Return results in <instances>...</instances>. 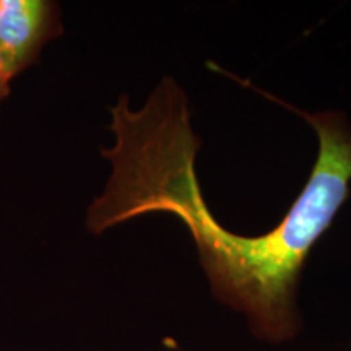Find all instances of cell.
Instances as JSON below:
<instances>
[{"label":"cell","mask_w":351,"mask_h":351,"mask_svg":"<svg viewBox=\"0 0 351 351\" xmlns=\"http://www.w3.org/2000/svg\"><path fill=\"white\" fill-rule=\"evenodd\" d=\"M258 95L301 116L319 142L306 186L275 228L238 234L212 213L195 171L202 142L192 129L186 91L173 77L161 78L142 108L132 109L122 95L109 109L116 140L101 155L111 163V178L88 208L86 228L103 234L155 213L181 219L212 295L243 315L254 339L283 345L302 328L298 293L307 258L350 197L351 122L343 111L311 112L269 91Z\"/></svg>","instance_id":"obj_1"},{"label":"cell","mask_w":351,"mask_h":351,"mask_svg":"<svg viewBox=\"0 0 351 351\" xmlns=\"http://www.w3.org/2000/svg\"><path fill=\"white\" fill-rule=\"evenodd\" d=\"M62 33L57 2L0 0V59L12 78L36 64L43 47Z\"/></svg>","instance_id":"obj_2"},{"label":"cell","mask_w":351,"mask_h":351,"mask_svg":"<svg viewBox=\"0 0 351 351\" xmlns=\"http://www.w3.org/2000/svg\"><path fill=\"white\" fill-rule=\"evenodd\" d=\"M10 82L12 77L7 73L2 59H0V103L7 98L8 93H10Z\"/></svg>","instance_id":"obj_3"}]
</instances>
